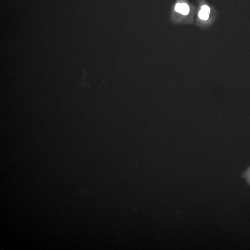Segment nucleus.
Returning a JSON list of instances; mask_svg holds the SVG:
<instances>
[{
	"label": "nucleus",
	"mask_w": 250,
	"mask_h": 250,
	"mask_svg": "<svg viewBox=\"0 0 250 250\" xmlns=\"http://www.w3.org/2000/svg\"><path fill=\"white\" fill-rule=\"evenodd\" d=\"M189 12V6L186 3L182 4L181 11V13L184 15H186L188 14Z\"/></svg>",
	"instance_id": "1"
},
{
	"label": "nucleus",
	"mask_w": 250,
	"mask_h": 250,
	"mask_svg": "<svg viewBox=\"0 0 250 250\" xmlns=\"http://www.w3.org/2000/svg\"><path fill=\"white\" fill-rule=\"evenodd\" d=\"M199 16L200 17V19H202V20H207L208 19L209 14L208 13H206V12L201 10L199 13Z\"/></svg>",
	"instance_id": "2"
},
{
	"label": "nucleus",
	"mask_w": 250,
	"mask_h": 250,
	"mask_svg": "<svg viewBox=\"0 0 250 250\" xmlns=\"http://www.w3.org/2000/svg\"><path fill=\"white\" fill-rule=\"evenodd\" d=\"M202 10L204 11V12L206 13H208L209 14V13L210 12V9L209 8V7L207 6V5H204L202 6L201 8Z\"/></svg>",
	"instance_id": "3"
},
{
	"label": "nucleus",
	"mask_w": 250,
	"mask_h": 250,
	"mask_svg": "<svg viewBox=\"0 0 250 250\" xmlns=\"http://www.w3.org/2000/svg\"><path fill=\"white\" fill-rule=\"evenodd\" d=\"M182 4L178 3L176 6L175 10L177 12L181 13V11Z\"/></svg>",
	"instance_id": "4"
}]
</instances>
